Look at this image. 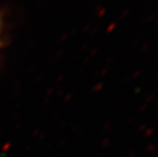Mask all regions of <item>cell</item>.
Masks as SVG:
<instances>
[]
</instances>
